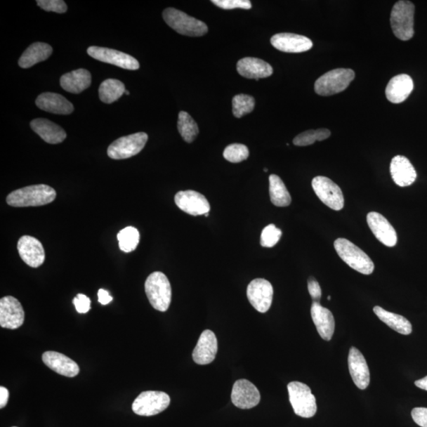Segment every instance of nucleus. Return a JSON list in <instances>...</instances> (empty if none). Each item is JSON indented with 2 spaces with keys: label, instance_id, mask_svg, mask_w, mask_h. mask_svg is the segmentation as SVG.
Masks as SVG:
<instances>
[{
  "label": "nucleus",
  "instance_id": "c03bdc74",
  "mask_svg": "<svg viewBox=\"0 0 427 427\" xmlns=\"http://www.w3.org/2000/svg\"><path fill=\"white\" fill-rule=\"evenodd\" d=\"M98 301L102 305H108L112 301V298L110 293L104 289H100L98 293Z\"/></svg>",
  "mask_w": 427,
  "mask_h": 427
},
{
  "label": "nucleus",
  "instance_id": "f8f14e48",
  "mask_svg": "<svg viewBox=\"0 0 427 427\" xmlns=\"http://www.w3.org/2000/svg\"><path fill=\"white\" fill-rule=\"evenodd\" d=\"M247 297L251 305L260 313L270 309L273 299V287L271 282L265 279H256L247 288Z\"/></svg>",
  "mask_w": 427,
  "mask_h": 427
},
{
  "label": "nucleus",
  "instance_id": "39448f33",
  "mask_svg": "<svg viewBox=\"0 0 427 427\" xmlns=\"http://www.w3.org/2000/svg\"><path fill=\"white\" fill-rule=\"evenodd\" d=\"M289 399L294 412L303 418H312L317 410L316 398L309 386L299 381H292L287 386Z\"/></svg>",
  "mask_w": 427,
  "mask_h": 427
},
{
  "label": "nucleus",
  "instance_id": "473e14b6",
  "mask_svg": "<svg viewBox=\"0 0 427 427\" xmlns=\"http://www.w3.org/2000/svg\"><path fill=\"white\" fill-rule=\"evenodd\" d=\"M178 128L183 140L188 143L196 140L199 134L198 125L192 117L185 111H180L178 116Z\"/></svg>",
  "mask_w": 427,
  "mask_h": 427
},
{
  "label": "nucleus",
  "instance_id": "e433bc0d",
  "mask_svg": "<svg viewBox=\"0 0 427 427\" xmlns=\"http://www.w3.org/2000/svg\"><path fill=\"white\" fill-rule=\"evenodd\" d=\"M249 155V149L246 145L240 143L230 144L225 147L223 157L230 162L238 163L247 160Z\"/></svg>",
  "mask_w": 427,
  "mask_h": 427
},
{
  "label": "nucleus",
  "instance_id": "c85d7f7f",
  "mask_svg": "<svg viewBox=\"0 0 427 427\" xmlns=\"http://www.w3.org/2000/svg\"><path fill=\"white\" fill-rule=\"evenodd\" d=\"M52 53L53 48L48 44L34 43L22 53L18 60V65L22 68H29L40 62L46 60Z\"/></svg>",
  "mask_w": 427,
  "mask_h": 427
},
{
  "label": "nucleus",
  "instance_id": "de8ad7c7",
  "mask_svg": "<svg viewBox=\"0 0 427 427\" xmlns=\"http://www.w3.org/2000/svg\"><path fill=\"white\" fill-rule=\"evenodd\" d=\"M204 216H206V217H209V213H206V214H205Z\"/></svg>",
  "mask_w": 427,
  "mask_h": 427
},
{
  "label": "nucleus",
  "instance_id": "bb28decb",
  "mask_svg": "<svg viewBox=\"0 0 427 427\" xmlns=\"http://www.w3.org/2000/svg\"><path fill=\"white\" fill-rule=\"evenodd\" d=\"M30 127L44 141L50 144L60 143L67 137L64 129L47 119H35L31 121Z\"/></svg>",
  "mask_w": 427,
  "mask_h": 427
},
{
  "label": "nucleus",
  "instance_id": "49530a36",
  "mask_svg": "<svg viewBox=\"0 0 427 427\" xmlns=\"http://www.w3.org/2000/svg\"><path fill=\"white\" fill-rule=\"evenodd\" d=\"M414 385H416L418 388L423 389V390L427 391V376L422 379H419L414 382Z\"/></svg>",
  "mask_w": 427,
  "mask_h": 427
},
{
  "label": "nucleus",
  "instance_id": "a19ab883",
  "mask_svg": "<svg viewBox=\"0 0 427 427\" xmlns=\"http://www.w3.org/2000/svg\"><path fill=\"white\" fill-rule=\"evenodd\" d=\"M73 303L79 313H86L91 310V299L85 294H79L73 300Z\"/></svg>",
  "mask_w": 427,
  "mask_h": 427
},
{
  "label": "nucleus",
  "instance_id": "dca6fc26",
  "mask_svg": "<svg viewBox=\"0 0 427 427\" xmlns=\"http://www.w3.org/2000/svg\"><path fill=\"white\" fill-rule=\"evenodd\" d=\"M18 251L22 260L31 268H39L45 262V249L35 237H22L18 242Z\"/></svg>",
  "mask_w": 427,
  "mask_h": 427
},
{
  "label": "nucleus",
  "instance_id": "20e7f679",
  "mask_svg": "<svg viewBox=\"0 0 427 427\" xmlns=\"http://www.w3.org/2000/svg\"><path fill=\"white\" fill-rule=\"evenodd\" d=\"M162 15L168 26L181 35L201 37L209 32V28L204 22L179 10L166 8Z\"/></svg>",
  "mask_w": 427,
  "mask_h": 427
},
{
  "label": "nucleus",
  "instance_id": "cd10ccee",
  "mask_svg": "<svg viewBox=\"0 0 427 427\" xmlns=\"http://www.w3.org/2000/svg\"><path fill=\"white\" fill-rule=\"evenodd\" d=\"M91 81L90 72L80 68L62 75L60 81L61 87L67 92L80 93L90 87Z\"/></svg>",
  "mask_w": 427,
  "mask_h": 427
},
{
  "label": "nucleus",
  "instance_id": "09e8293b",
  "mask_svg": "<svg viewBox=\"0 0 427 427\" xmlns=\"http://www.w3.org/2000/svg\"><path fill=\"white\" fill-rule=\"evenodd\" d=\"M124 93L126 94V96H129V92L128 91H125Z\"/></svg>",
  "mask_w": 427,
  "mask_h": 427
},
{
  "label": "nucleus",
  "instance_id": "6ab92c4d",
  "mask_svg": "<svg viewBox=\"0 0 427 427\" xmlns=\"http://www.w3.org/2000/svg\"><path fill=\"white\" fill-rule=\"evenodd\" d=\"M349 372L355 386L364 390L370 381L369 369L367 360L360 350L350 348L348 355Z\"/></svg>",
  "mask_w": 427,
  "mask_h": 427
},
{
  "label": "nucleus",
  "instance_id": "4468645a",
  "mask_svg": "<svg viewBox=\"0 0 427 427\" xmlns=\"http://www.w3.org/2000/svg\"><path fill=\"white\" fill-rule=\"evenodd\" d=\"M231 400L240 409H251L259 405L261 394L253 383L247 379L238 380L232 389Z\"/></svg>",
  "mask_w": 427,
  "mask_h": 427
},
{
  "label": "nucleus",
  "instance_id": "5701e85b",
  "mask_svg": "<svg viewBox=\"0 0 427 427\" xmlns=\"http://www.w3.org/2000/svg\"><path fill=\"white\" fill-rule=\"evenodd\" d=\"M36 105L43 111L54 114L68 115L74 111L73 105L64 96L55 93H43L37 97Z\"/></svg>",
  "mask_w": 427,
  "mask_h": 427
},
{
  "label": "nucleus",
  "instance_id": "7ed1b4c3",
  "mask_svg": "<svg viewBox=\"0 0 427 427\" xmlns=\"http://www.w3.org/2000/svg\"><path fill=\"white\" fill-rule=\"evenodd\" d=\"M334 247L339 256L357 272L363 275H370L374 272V262L354 243L345 238H338L334 242Z\"/></svg>",
  "mask_w": 427,
  "mask_h": 427
},
{
  "label": "nucleus",
  "instance_id": "2f4dec72",
  "mask_svg": "<svg viewBox=\"0 0 427 427\" xmlns=\"http://www.w3.org/2000/svg\"><path fill=\"white\" fill-rule=\"evenodd\" d=\"M126 91L124 84L120 80L109 79L103 81L99 87V98L103 103L111 104L116 102Z\"/></svg>",
  "mask_w": 427,
  "mask_h": 427
},
{
  "label": "nucleus",
  "instance_id": "f257e3e1",
  "mask_svg": "<svg viewBox=\"0 0 427 427\" xmlns=\"http://www.w3.org/2000/svg\"><path fill=\"white\" fill-rule=\"evenodd\" d=\"M56 192L52 187L36 185L20 188L7 197L8 205L15 207L37 206L53 202Z\"/></svg>",
  "mask_w": 427,
  "mask_h": 427
},
{
  "label": "nucleus",
  "instance_id": "0eeeda50",
  "mask_svg": "<svg viewBox=\"0 0 427 427\" xmlns=\"http://www.w3.org/2000/svg\"><path fill=\"white\" fill-rule=\"evenodd\" d=\"M353 70L348 68H338L320 77L314 86V89L320 96H331L347 89L355 79Z\"/></svg>",
  "mask_w": 427,
  "mask_h": 427
},
{
  "label": "nucleus",
  "instance_id": "72a5a7b5",
  "mask_svg": "<svg viewBox=\"0 0 427 427\" xmlns=\"http://www.w3.org/2000/svg\"><path fill=\"white\" fill-rule=\"evenodd\" d=\"M117 240L119 242V247H120L123 252H133L140 242L139 231L133 227L124 228L119 232Z\"/></svg>",
  "mask_w": 427,
  "mask_h": 427
},
{
  "label": "nucleus",
  "instance_id": "6e6552de",
  "mask_svg": "<svg viewBox=\"0 0 427 427\" xmlns=\"http://www.w3.org/2000/svg\"><path fill=\"white\" fill-rule=\"evenodd\" d=\"M148 136L145 133H138L124 136L111 143L107 154L112 159H126L139 154L145 147Z\"/></svg>",
  "mask_w": 427,
  "mask_h": 427
},
{
  "label": "nucleus",
  "instance_id": "c756f323",
  "mask_svg": "<svg viewBox=\"0 0 427 427\" xmlns=\"http://www.w3.org/2000/svg\"><path fill=\"white\" fill-rule=\"evenodd\" d=\"M374 312L381 322L387 324L389 328L402 335L407 336L412 334V325L409 320L405 317L388 312L380 306H375Z\"/></svg>",
  "mask_w": 427,
  "mask_h": 427
},
{
  "label": "nucleus",
  "instance_id": "2eb2a0df",
  "mask_svg": "<svg viewBox=\"0 0 427 427\" xmlns=\"http://www.w3.org/2000/svg\"><path fill=\"white\" fill-rule=\"evenodd\" d=\"M174 200L181 211L193 216H204L211 210L209 201L196 191H180L176 194Z\"/></svg>",
  "mask_w": 427,
  "mask_h": 427
},
{
  "label": "nucleus",
  "instance_id": "c9c22d12",
  "mask_svg": "<svg viewBox=\"0 0 427 427\" xmlns=\"http://www.w3.org/2000/svg\"><path fill=\"white\" fill-rule=\"evenodd\" d=\"M232 105L235 117L241 118L254 111L255 99L247 94H237L232 100Z\"/></svg>",
  "mask_w": 427,
  "mask_h": 427
},
{
  "label": "nucleus",
  "instance_id": "37998d69",
  "mask_svg": "<svg viewBox=\"0 0 427 427\" xmlns=\"http://www.w3.org/2000/svg\"><path fill=\"white\" fill-rule=\"evenodd\" d=\"M414 423L422 427H427V408L416 407L412 411Z\"/></svg>",
  "mask_w": 427,
  "mask_h": 427
},
{
  "label": "nucleus",
  "instance_id": "f03ea898",
  "mask_svg": "<svg viewBox=\"0 0 427 427\" xmlns=\"http://www.w3.org/2000/svg\"><path fill=\"white\" fill-rule=\"evenodd\" d=\"M145 292L154 309L166 312L171 303L172 289L165 274L155 272L145 282Z\"/></svg>",
  "mask_w": 427,
  "mask_h": 427
},
{
  "label": "nucleus",
  "instance_id": "a211bd4d",
  "mask_svg": "<svg viewBox=\"0 0 427 427\" xmlns=\"http://www.w3.org/2000/svg\"><path fill=\"white\" fill-rule=\"evenodd\" d=\"M271 43L276 49L287 53H304L313 47V42L308 37L289 33L274 35Z\"/></svg>",
  "mask_w": 427,
  "mask_h": 427
},
{
  "label": "nucleus",
  "instance_id": "7c9ffc66",
  "mask_svg": "<svg viewBox=\"0 0 427 427\" xmlns=\"http://www.w3.org/2000/svg\"><path fill=\"white\" fill-rule=\"evenodd\" d=\"M269 192L272 203L276 206H287L291 204V197L284 181L275 174L270 175Z\"/></svg>",
  "mask_w": 427,
  "mask_h": 427
},
{
  "label": "nucleus",
  "instance_id": "b1692460",
  "mask_svg": "<svg viewBox=\"0 0 427 427\" xmlns=\"http://www.w3.org/2000/svg\"><path fill=\"white\" fill-rule=\"evenodd\" d=\"M390 173L395 183L400 187L412 185L417 178V173L406 157H394L390 164Z\"/></svg>",
  "mask_w": 427,
  "mask_h": 427
},
{
  "label": "nucleus",
  "instance_id": "aec40b11",
  "mask_svg": "<svg viewBox=\"0 0 427 427\" xmlns=\"http://www.w3.org/2000/svg\"><path fill=\"white\" fill-rule=\"evenodd\" d=\"M218 353L217 338L211 330H205L200 335L192 353L195 362L199 365H207L216 359Z\"/></svg>",
  "mask_w": 427,
  "mask_h": 427
},
{
  "label": "nucleus",
  "instance_id": "3c124183",
  "mask_svg": "<svg viewBox=\"0 0 427 427\" xmlns=\"http://www.w3.org/2000/svg\"><path fill=\"white\" fill-rule=\"evenodd\" d=\"M13 427H16V426H13Z\"/></svg>",
  "mask_w": 427,
  "mask_h": 427
},
{
  "label": "nucleus",
  "instance_id": "4be33fe9",
  "mask_svg": "<svg viewBox=\"0 0 427 427\" xmlns=\"http://www.w3.org/2000/svg\"><path fill=\"white\" fill-rule=\"evenodd\" d=\"M42 360L53 372L68 378H74L79 374L80 369L77 362L55 351H46L42 355Z\"/></svg>",
  "mask_w": 427,
  "mask_h": 427
},
{
  "label": "nucleus",
  "instance_id": "ddd939ff",
  "mask_svg": "<svg viewBox=\"0 0 427 427\" xmlns=\"http://www.w3.org/2000/svg\"><path fill=\"white\" fill-rule=\"evenodd\" d=\"M25 313L20 301L12 296L0 300V326L4 329H17L23 324Z\"/></svg>",
  "mask_w": 427,
  "mask_h": 427
},
{
  "label": "nucleus",
  "instance_id": "ea45409f",
  "mask_svg": "<svg viewBox=\"0 0 427 427\" xmlns=\"http://www.w3.org/2000/svg\"><path fill=\"white\" fill-rule=\"evenodd\" d=\"M37 5L46 11L63 14L67 11V6L63 0H37Z\"/></svg>",
  "mask_w": 427,
  "mask_h": 427
},
{
  "label": "nucleus",
  "instance_id": "58836bf2",
  "mask_svg": "<svg viewBox=\"0 0 427 427\" xmlns=\"http://www.w3.org/2000/svg\"><path fill=\"white\" fill-rule=\"evenodd\" d=\"M214 4L224 10H233L241 8L249 10L252 8V4L249 0H212Z\"/></svg>",
  "mask_w": 427,
  "mask_h": 427
},
{
  "label": "nucleus",
  "instance_id": "1a4fd4ad",
  "mask_svg": "<svg viewBox=\"0 0 427 427\" xmlns=\"http://www.w3.org/2000/svg\"><path fill=\"white\" fill-rule=\"evenodd\" d=\"M171 404V398L164 392H143L133 402V411L141 416H152L158 414Z\"/></svg>",
  "mask_w": 427,
  "mask_h": 427
},
{
  "label": "nucleus",
  "instance_id": "9b49d317",
  "mask_svg": "<svg viewBox=\"0 0 427 427\" xmlns=\"http://www.w3.org/2000/svg\"><path fill=\"white\" fill-rule=\"evenodd\" d=\"M87 53L93 59L127 70L135 71L140 68V63L133 56L115 49L91 46L87 49Z\"/></svg>",
  "mask_w": 427,
  "mask_h": 427
},
{
  "label": "nucleus",
  "instance_id": "a18cd8bd",
  "mask_svg": "<svg viewBox=\"0 0 427 427\" xmlns=\"http://www.w3.org/2000/svg\"><path fill=\"white\" fill-rule=\"evenodd\" d=\"M9 400V391L5 387H0V407L4 408L8 405Z\"/></svg>",
  "mask_w": 427,
  "mask_h": 427
},
{
  "label": "nucleus",
  "instance_id": "8fccbe9b",
  "mask_svg": "<svg viewBox=\"0 0 427 427\" xmlns=\"http://www.w3.org/2000/svg\"><path fill=\"white\" fill-rule=\"evenodd\" d=\"M328 300H331V296H329V297H328Z\"/></svg>",
  "mask_w": 427,
  "mask_h": 427
},
{
  "label": "nucleus",
  "instance_id": "423d86ee",
  "mask_svg": "<svg viewBox=\"0 0 427 427\" xmlns=\"http://www.w3.org/2000/svg\"><path fill=\"white\" fill-rule=\"evenodd\" d=\"M414 5L410 1H398L393 8L390 17L393 34L398 39L407 41L412 39L414 31Z\"/></svg>",
  "mask_w": 427,
  "mask_h": 427
},
{
  "label": "nucleus",
  "instance_id": "f704fd0d",
  "mask_svg": "<svg viewBox=\"0 0 427 427\" xmlns=\"http://www.w3.org/2000/svg\"><path fill=\"white\" fill-rule=\"evenodd\" d=\"M331 136L330 131L326 129L309 130L294 138L293 143L295 146L306 147L312 145L317 141H323Z\"/></svg>",
  "mask_w": 427,
  "mask_h": 427
},
{
  "label": "nucleus",
  "instance_id": "4c0bfd02",
  "mask_svg": "<svg viewBox=\"0 0 427 427\" xmlns=\"http://www.w3.org/2000/svg\"><path fill=\"white\" fill-rule=\"evenodd\" d=\"M281 236L282 230L274 224H270L262 231L261 244L263 247L272 248L279 242Z\"/></svg>",
  "mask_w": 427,
  "mask_h": 427
},
{
  "label": "nucleus",
  "instance_id": "79ce46f5",
  "mask_svg": "<svg viewBox=\"0 0 427 427\" xmlns=\"http://www.w3.org/2000/svg\"><path fill=\"white\" fill-rule=\"evenodd\" d=\"M308 291H309L313 303H320V300L322 295V288H320L318 282L315 279L310 277L308 280Z\"/></svg>",
  "mask_w": 427,
  "mask_h": 427
},
{
  "label": "nucleus",
  "instance_id": "393cba45",
  "mask_svg": "<svg viewBox=\"0 0 427 427\" xmlns=\"http://www.w3.org/2000/svg\"><path fill=\"white\" fill-rule=\"evenodd\" d=\"M237 70L242 77L256 80L268 78L273 73L272 67L267 62L254 58H246L238 61Z\"/></svg>",
  "mask_w": 427,
  "mask_h": 427
},
{
  "label": "nucleus",
  "instance_id": "412c9836",
  "mask_svg": "<svg viewBox=\"0 0 427 427\" xmlns=\"http://www.w3.org/2000/svg\"><path fill=\"white\" fill-rule=\"evenodd\" d=\"M311 317L320 337L326 341H330L336 327L334 314L320 303H313Z\"/></svg>",
  "mask_w": 427,
  "mask_h": 427
},
{
  "label": "nucleus",
  "instance_id": "9d476101",
  "mask_svg": "<svg viewBox=\"0 0 427 427\" xmlns=\"http://www.w3.org/2000/svg\"><path fill=\"white\" fill-rule=\"evenodd\" d=\"M312 187L317 197L335 211L343 209L344 198L341 188L329 178L318 176L312 180Z\"/></svg>",
  "mask_w": 427,
  "mask_h": 427
},
{
  "label": "nucleus",
  "instance_id": "f3484780",
  "mask_svg": "<svg viewBox=\"0 0 427 427\" xmlns=\"http://www.w3.org/2000/svg\"><path fill=\"white\" fill-rule=\"evenodd\" d=\"M369 228L376 239L388 247H393L398 243V235L393 225L378 212H369L367 215Z\"/></svg>",
  "mask_w": 427,
  "mask_h": 427
},
{
  "label": "nucleus",
  "instance_id": "a878e982",
  "mask_svg": "<svg viewBox=\"0 0 427 427\" xmlns=\"http://www.w3.org/2000/svg\"><path fill=\"white\" fill-rule=\"evenodd\" d=\"M414 88L413 80L409 75L401 74L393 77L387 85L386 94L389 102L400 104L409 97Z\"/></svg>",
  "mask_w": 427,
  "mask_h": 427
}]
</instances>
